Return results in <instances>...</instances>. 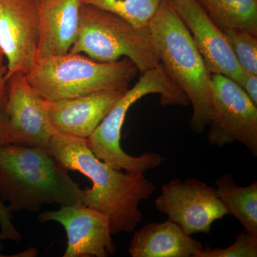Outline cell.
<instances>
[{"instance_id": "6da1fadb", "label": "cell", "mask_w": 257, "mask_h": 257, "mask_svg": "<svg viewBox=\"0 0 257 257\" xmlns=\"http://www.w3.org/2000/svg\"><path fill=\"white\" fill-rule=\"evenodd\" d=\"M50 150L67 170L92 181V187L83 190L82 203L107 216L111 234L135 231L143 216L139 204L155 192L152 181L144 173L122 172L99 160L84 139L57 133Z\"/></svg>"}, {"instance_id": "7a4b0ae2", "label": "cell", "mask_w": 257, "mask_h": 257, "mask_svg": "<svg viewBox=\"0 0 257 257\" xmlns=\"http://www.w3.org/2000/svg\"><path fill=\"white\" fill-rule=\"evenodd\" d=\"M83 189L50 149L0 145V201L12 212L82 202Z\"/></svg>"}, {"instance_id": "3957f363", "label": "cell", "mask_w": 257, "mask_h": 257, "mask_svg": "<svg viewBox=\"0 0 257 257\" xmlns=\"http://www.w3.org/2000/svg\"><path fill=\"white\" fill-rule=\"evenodd\" d=\"M148 30L161 64L192 104L191 130L202 133L212 110L211 74L172 0H162Z\"/></svg>"}, {"instance_id": "277c9868", "label": "cell", "mask_w": 257, "mask_h": 257, "mask_svg": "<svg viewBox=\"0 0 257 257\" xmlns=\"http://www.w3.org/2000/svg\"><path fill=\"white\" fill-rule=\"evenodd\" d=\"M160 95L162 105L189 106L187 96L169 77L162 64L143 73L132 89H127L115 103L95 131L87 139L88 146L98 159L115 169L144 173L160 165L162 157L155 152H146L135 157L121 148V132L130 108L144 96Z\"/></svg>"}, {"instance_id": "5b68a950", "label": "cell", "mask_w": 257, "mask_h": 257, "mask_svg": "<svg viewBox=\"0 0 257 257\" xmlns=\"http://www.w3.org/2000/svg\"><path fill=\"white\" fill-rule=\"evenodd\" d=\"M138 71L133 61L125 57L102 62L68 52L38 61L26 77L45 99L54 101L126 90Z\"/></svg>"}, {"instance_id": "8992f818", "label": "cell", "mask_w": 257, "mask_h": 257, "mask_svg": "<svg viewBox=\"0 0 257 257\" xmlns=\"http://www.w3.org/2000/svg\"><path fill=\"white\" fill-rule=\"evenodd\" d=\"M69 52L84 53L102 62L125 57L133 61L142 74L161 64L148 28H137L114 13L82 3L78 35Z\"/></svg>"}, {"instance_id": "52a82bcc", "label": "cell", "mask_w": 257, "mask_h": 257, "mask_svg": "<svg viewBox=\"0 0 257 257\" xmlns=\"http://www.w3.org/2000/svg\"><path fill=\"white\" fill-rule=\"evenodd\" d=\"M212 110L207 141L223 147L242 144L257 156V105L238 83L219 74H211Z\"/></svg>"}, {"instance_id": "ba28073f", "label": "cell", "mask_w": 257, "mask_h": 257, "mask_svg": "<svg viewBox=\"0 0 257 257\" xmlns=\"http://www.w3.org/2000/svg\"><path fill=\"white\" fill-rule=\"evenodd\" d=\"M155 204L157 210L189 236L209 234L214 221L229 214L218 197L215 187L197 179H171L162 186Z\"/></svg>"}, {"instance_id": "9c48e42d", "label": "cell", "mask_w": 257, "mask_h": 257, "mask_svg": "<svg viewBox=\"0 0 257 257\" xmlns=\"http://www.w3.org/2000/svg\"><path fill=\"white\" fill-rule=\"evenodd\" d=\"M8 143L50 149L57 134L51 124L47 100L35 89L23 72L7 77Z\"/></svg>"}, {"instance_id": "30bf717a", "label": "cell", "mask_w": 257, "mask_h": 257, "mask_svg": "<svg viewBox=\"0 0 257 257\" xmlns=\"http://www.w3.org/2000/svg\"><path fill=\"white\" fill-rule=\"evenodd\" d=\"M40 32L35 0H0V48L7 77L28 74L37 63Z\"/></svg>"}, {"instance_id": "8fae6325", "label": "cell", "mask_w": 257, "mask_h": 257, "mask_svg": "<svg viewBox=\"0 0 257 257\" xmlns=\"http://www.w3.org/2000/svg\"><path fill=\"white\" fill-rule=\"evenodd\" d=\"M38 219L42 223L56 221L63 226L67 235L64 257H106L116 251L107 216L82 202L44 211Z\"/></svg>"}, {"instance_id": "7c38bea8", "label": "cell", "mask_w": 257, "mask_h": 257, "mask_svg": "<svg viewBox=\"0 0 257 257\" xmlns=\"http://www.w3.org/2000/svg\"><path fill=\"white\" fill-rule=\"evenodd\" d=\"M176 12L205 62L211 74L226 76L241 86L242 69L226 37L195 0H172Z\"/></svg>"}, {"instance_id": "4fadbf2b", "label": "cell", "mask_w": 257, "mask_h": 257, "mask_svg": "<svg viewBox=\"0 0 257 257\" xmlns=\"http://www.w3.org/2000/svg\"><path fill=\"white\" fill-rule=\"evenodd\" d=\"M126 90L95 93L63 100H47L51 124L57 133L87 140Z\"/></svg>"}, {"instance_id": "5bb4252c", "label": "cell", "mask_w": 257, "mask_h": 257, "mask_svg": "<svg viewBox=\"0 0 257 257\" xmlns=\"http://www.w3.org/2000/svg\"><path fill=\"white\" fill-rule=\"evenodd\" d=\"M39 21L37 62L66 55L78 35L81 0H35Z\"/></svg>"}, {"instance_id": "9a60e30c", "label": "cell", "mask_w": 257, "mask_h": 257, "mask_svg": "<svg viewBox=\"0 0 257 257\" xmlns=\"http://www.w3.org/2000/svg\"><path fill=\"white\" fill-rule=\"evenodd\" d=\"M202 248L200 241L168 219L145 225L136 231L128 252L133 257H194Z\"/></svg>"}, {"instance_id": "2e32d148", "label": "cell", "mask_w": 257, "mask_h": 257, "mask_svg": "<svg viewBox=\"0 0 257 257\" xmlns=\"http://www.w3.org/2000/svg\"><path fill=\"white\" fill-rule=\"evenodd\" d=\"M218 197L229 214L242 225L245 232L257 237V182L246 187L235 183L234 176L224 174L215 181Z\"/></svg>"}, {"instance_id": "e0dca14e", "label": "cell", "mask_w": 257, "mask_h": 257, "mask_svg": "<svg viewBox=\"0 0 257 257\" xmlns=\"http://www.w3.org/2000/svg\"><path fill=\"white\" fill-rule=\"evenodd\" d=\"M214 23L257 35V0H195Z\"/></svg>"}, {"instance_id": "ac0fdd59", "label": "cell", "mask_w": 257, "mask_h": 257, "mask_svg": "<svg viewBox=\"0 0 257 257\" xmlns=\"http://www.w3.org/2000/svg\"><path fill=\"white\" fill-rule=\"evenodd\" d=\"M162 0H81L110 12L127 20L139 28H147L156 14Z\"/></svg>"}, {"instance_id": "d6986e66", "label": "cell", "mask_w": 257, "mask_h": 257, "mask_svg": "<svg viewBox=\"0 0 257 257\" xmlns=\"http://www.w3.org/2000/svg\"><path fill=\"white\" fill-rule=\"evenodd\" d=\"M244 73L257 74V35L243 29L219 28Z\"/></svg>"}, {"instance_id": "ffe728a7", "label": "cell", "mask_w": 257, "mask_h": 257, "mask_svg": "<svg viewBox=\"0 0 257 257\" xmlns=\"http://www.w3.org/2000/svg\"><path fill=\"white\" fill-rule=\"evenodd\" d=\"M257 237L243 231L226 248H203L194 257H256Z\"/></svg>"}, {"instance_id": "44dd1931", "label": "cell", "mask_w": 257, "mask_h": 257, "mask_svg": "<svg viewBox=\"0 0 257 257\" xmlns=\"http://www.w3.org/2000/svg\"><path fill=\"white\" fill-rule=\"evenodd\" d=\"M7 66L0 65V145L8 144V85Z\"/></svg>"}, {"instance_id": "7402d4cb", "label": "cell", "mask_w": 257, "mask_h": 257, "mask_svg": "<svg viewBox=\"0 0 257 257\" xmlns=\"http://www.w3.org/2000/svg\"><path fill=\"white\" fill-rule=\"evenodd\" d=\"M11 210L0 201V241L10 240L20 242L23 237L13 222Z\"/></svg>"}, {"instance_id": "603a6c76", "label": "cell", "mask_w": 257, "mask_h": 257, "mask_svg": "<svg viewBox=\"0 0 257 257\" xmlns=\"http://www.w3.org/2000/svg\"><path fill=\"white\" fill-rule=\"evenodd\" d=\"M241 87L257 105V74L244 73Z\"/></svg>"}, {"instance_id": "cb8c5ba5", "label": "cell", "mask_w": 257, "mask_h": 257, "mask_svg": "<svg viewBox=\"0 0 257 257\" xmlns=\"http://www.w3.org/2000/svg\"><path fill=\"white\" fill-rule=\"evenodd\" d=\"M4 55H3V51H2L1 48H0V65H3V58H4Z\"/></svg>"}, {"instance_id": "d4e9b609", "label": "cell", "mask_w": 257, "mask_h": 257, "mask_svg": "<svg viewBox=\"0 0 257 257\" xmlns=\"http://www.w3.org/2000/svg\"><path fill=\"white\" fill-rule=\"evenodd\" d=\"M3 248L4 247H3V243L0 242V252H1L2 251H3Z\"/></svg>"}]
</instances>
